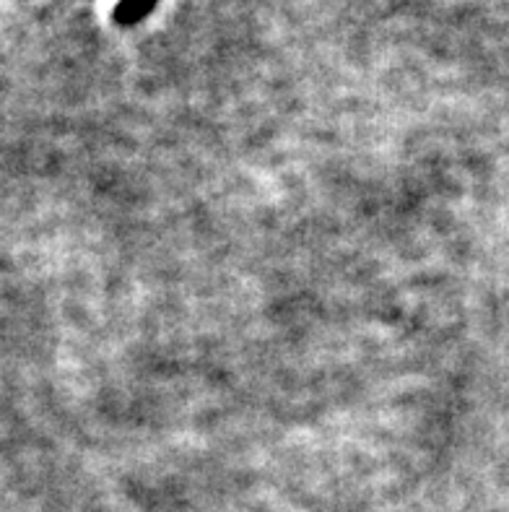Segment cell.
Wrapping results in <instances>:
<instances>
[{
  "label": "cell",
  "mask_w": 509,
  "mask_h": 512,
  "mask_svg": "<svg viewBox=\"0 0 509 512\" xmlns=\"http://www.w3.org/2000/svg\"><path fill=\"white\" fill-rule=\"evenodd\" d=\"M156 3H159V0H117L115 11H112V19H115L117 26H136L141 24L146 16H151Z\"/></svg>",
  "instance_id": "6da1fadb"
}]
</instances>
